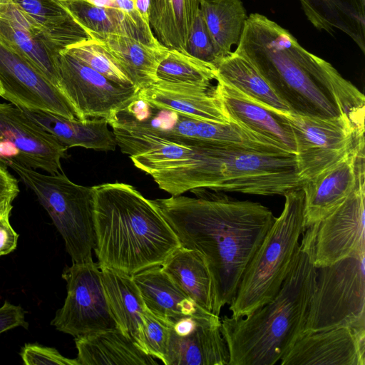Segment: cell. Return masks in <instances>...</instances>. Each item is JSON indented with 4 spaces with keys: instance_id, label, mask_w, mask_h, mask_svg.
Segmentation results:
<instances>
[{
    "instance_id": "6da1fadb",
    "label": "cell",
    "mask_w": 365,
    "mask_h": 365,
    "mask_svg": "<svg viewBox=\"0 0 365 365\" xmlns=\"http://www.w3.org/2000/svg\"><path fill=\"white\" fill-rule=\"evenodd\" d=\"M191 192L152 200L182 247L200 252L212 284V313L220 316L235 298L243 273L272 226L275 217L259 202Z\"/></svg>"
},
{
    "instance_id": "7a4b0ae2",
    "label": "cell",
    "mask_w": 365,
    "mask_h": 365,
    "mask_svg": "<svg viewBox=\"0 0 365 365\" xmlns=\"http://www.w3.org/2000/svg\"><path fill=\"white\" fill-rule=\"evenodd\" d=\"M235 51L254 65L291 112L346 116L364 131V94L275 21L258 13L249 15Z\"/></svg>"
},
{
    "instance_id": "3957f363",
    "label": "cell",
    "mask_w": 365,
    "mask_h": 365,
    "mask_svg": "<svg viewBox=\"0 0 365 365\" xmlns=\"http://www.w3.org/2000/svg\"><path fill=\"white\" fill-rule=\"evenodd\" d=\"M93 188L94 251L100 268L132 276L162 266L181 246L159 209L133 186L116 182Z\"/></svg>"
},
{
    "instance_id": "277c9868",
    "label": "cell",
    "mask_w": 365,
    "mask_h": 365,
    "mask_svg": "<svg viewBox=\"0 0 365 365\" xmlns=\"http://www.w3.org/2000/svg\"><path fill=\"white\" fill-rule=\"evenodd\" d=\"M313 241V229L308 227L289 274L270 302L245 317L220 319L228 365L278 364L304 332L316 278Z\"/></svg>"
},
{
    "instance_id": "5b68a950",
    "label": "cell",
    "mask_w": 365,
    "mask_h": 365,
    "mask_svg": "<svg viewBox=\"0 0 365 365\" xmlns=\"http://www.w3.org/2000/svg\"><path fill=\"white\" fill-rule=\"evenodd\" d=\"M182 160L150 174L172 196L193 190L274 196L302 189L296 155L194 143Z\"/></svg>"
},
{
    "instance_id": "8992f818",
    "label": "cell",
    "mask_w": 365,
    "mask_h": 365,
    "mask_svg": "<svg viewBox=\"0 0 365 365\" xmlns=\"http://www.w3.org/2000/svg\"><path fill=\"white\" fill-rule=\"evenodd\" d=\"M283 210L248 263L229 309L235 318L245 317L270 302L292 267L304 230L302 189L284 195Z\"/></svg>"
},
{
    "instance_id": "52a82bcc",
    "label": "cell",
    "mask_w": 365,
    "mask_h": 365,
    "mask_svg": "<svg viewBox=\"0 0 365 365\" xmlns=\"http://www.w3.org/2000/svg\"><path fill=\"white\" fill-rule=\"evenodd\" d=\"M4 165L36 195L64 240L72 262L92 258L96 245L93 186L77 185L63 172L42 174L14 161Z\"/></svg>"
},
{
    "instance_id": "ba28073f",
    "label": "cell",
    "mask_w": 365,
    "mask_h": 365,
    "mask_svg": "<svg viewBox=\"0 0 365 365\" xmlns=\"http://www.w3.org/2000/svg\"><path fill=\"white\" fill-rule=\"evenodd\" d=\"M339 327L365 329V255L316 268L303 333Z\"/></svg>"
},
{
    "instance_id": "9c48e42d",
    "label": "cell",
    "mask_w": 365,
    "mask_h": 365,
    "mask_svg": "<svg viewBox=\"0 0 365 365\" xmlns=\"http://www.w3.org/2000/svg\"><path fill=\"white\" fill-rule=\"evenodd\" d=\"M282 113L293 131L298 170L304 182L364 140V132L346 116L329 118Z\"/></svg>"
},
{
    "instance_id": "30bf717a",
    "label": "cell",
    "mask_w": 365,
    "mask_h": 365,
    "mask_svg": "<svg viewBox=\"0 0 365 365\" xmlns=\"http://www.w3.org/2000/svg\"><path fill=\"white\" fill-rule=\"evenodd\" d=\"M67 295L52 319L56 330L74 337L118 327L106 295L102 272L91 258L63 271Z\"/></svg>"
},
{
    "instance_id": "8fae6325",
    "label": "cell",
    "mask_w": 365,
    "mask_h": 365,
    "mask_svg": "<svg viewBox=\"0 0 365 365\" xmlns=\"http://www.w3.org/2000/svg\"><path fill=\"white\" fill-rule=\"evenodd\" d=\"M58 87L79 120L112 119L139 100V90L109 80L65 49L58 56Z\"/></svg>"
},
{
    "instance_id": "7c38bea8",
    "label": "cell",
    "mask_w": 365,
    "mask_h": 365,
    "mask_svg": "<svg viewBox=\"0 0 365 365\" xmlns=\"http://www.w3.org/2000/svg\"><path fill=\"white\" fill-rule=\"evenodd\" d=\"M68 147L31 120L19 107L0 102V163L14 161L48 174L63 173Z\"/></svg>"
},
{
    "instance_id": "4fadbf2b",
    "label": "cell",
    "mask_w": 365,
    "mask_h": 365,
    "mask_svg": "<svg viewBox=\"0 0 365 365\" xmlns=\"http://www.w3.org/2000/svg\"><path fill=\"white\" fill-rule=\"evenodd\" d=\"M310 227L314 230L312 260L316 268L365 255V168L351 195Z\"/></svg>"
},
{
    "instance_id": "5bb4252c",
    "label": "cell",
    "mask_w": 365,
    "mask_h": 365,
    "mask_svg": "<svg viewBox=\"0 0 365 365\" xmlns=\"http://www.w3.org/2000/svg\"><path fill=\"white\" fill-rule=\"evenodd\" d=\"M1 97L14 105L77 118L61 91L29 61L0 40Z\"/></svg>"
},
{
    "instance_id": "9a60e30c",
    "label": "cell",
    "mask_w": 365,
    "mask_h": 365,
    "mask_svg": "<svg viewBox=\"0 0 365 365\" xmlns=\"http://www.w3.org/2000/svg\"><path fill=\"white\" fill-rule=\"evenodd\" d=\"M220 316L203 309L171 323L165 365H228Z\"/></svg>"
},
{
    "instance_id": "2e32d148",
    "label": "cell",
    "mask_w": 365,
    "mask_h": 365,
    "mask_svg": "<svg viewBox=\"0 0 365 365\" xmlns=\"http://www.w3.org/2000/svg\"><path fill=\"white\" fill-rule=\"evenodd\" d=\"M364 140L344 158L307 180L304 196L305 229L321 221L339 207L355 189L365 168Z\"/></svg>"
},
{
    "instance_id": "e0dca14e",
    "label": "cell",
    "mask_w": 365,
    "mask_h": 365,
    "mask_svg": "<svg viewBox=\"0 0 365 365\" xmlns=\"http://www.w3.org/2000/svg\"><path fill=\"white\" fill-rule=\"evenodd\" d=\"M280 365H365V329L339 327L304 332Z\"/></svg>"
},
{
    "instance_id": "ac0fdd59",
    "label": "cell",
    "mask_w": 365,
    "mask_h": 365,
    "mask_svg": "<svg viewBox=\"0 0 365 365\" xmlns=\"http://www.w3.org/2000/svg\"><path fill=\"white\" fill-rule=\"evenodd\" d=\"M139 99L158 110L187 115L198 120L232 122L215 92V87L158 80L140 90Z\"/></svg>"
},
{
    "instance_id": "d6986e66",
    "label": "cell",
    "mask_w": 365,
    "mask_h": 365,
    "mask_svg": "<svg viewBox=\"0 0 365 365\" xmlns=\"http://www.w3.org/2000/svg\"><path fill=\"white\" fill-rule=\"evenodd\" d=\"M217 81L215 92L231 121L276 142L295 154L293 131L282 111L268 109L235 88Z\"/></svg>"
},
{
    "instance_id": "ffe728a7",
    "label": "cell",
    "mask_w": 365,
    "mask_h": 365,
    "mask_svg": "<svg viewBox=\"0 0 365 365\" xmlns=\"http://www.w3.org/2000/svg\"><path fill=\"white\" fill-rule=\"evenodd\" d=\"M139 91L158 81V67L169 48L150 46L133 38L112 34L88 33Z\"/></svg>"
},
{
    "instance_id": "44dd1931",
    "label": "cell",
    "mask_w": 365,
    "mask_h": 365,
    "mask_svg": "<svg viewBox=\"0 0 365 365\" xmlns=\"http://www.w3.org/2000/svg\"><path fill=\"white\" fill-rule=\"evenodd\" d=\"M58 1L88 34L122 35L150 46L163 45L154 36L150 24L140 14L94 6L84 0Z\"/></svg>"
},
{
    "instance_id": "7402d4cb",
    "label": "cell",
    "mask_w": 365,
    "mask_h": 365,
    "mask_svg": "<svg viewBox=\"0 0 365 365\" xmlns=\"http://www.w3.org/2000/svg\"><path fill=\"white\" fill-rule=\"evenodd\" d=\"M19 107V106H17ZM31 120L68 148L83 147L99 151H113L117 143L104 118L79 120L41 110L19 107Z\"/></svg>"
},
{
    "instance_id": "603a6c76",
    "label": "cell",
    "mask_w": 365,
    "mask_h": 365,
    "mask_svg": "<svg viewBox=\"0 0 365 365\" xmlns=\"http://www.w3.org/2000/svg\"><path fill=\"white\" fill-rule=\"evenodd\" d=\"M79 365H156L120 327L74 337Z\"/></svg>"
},
{
    "instance_id": "cb8c5ba5",
    "label": "cell",
    "mask_w": 365,
    "mask_h": 365,
    "mask_svg": "<svg viewBox=\"0 0 365 365\" xmlns=\"http://www.w3.org/2000/svg\"><path fill=\"white\" fill-rule=\"evenodd\" d=\"M132 277L146 307L170 323L202 309L177 286L161 266L145 269Z\"/></svg>"
},
{
    "instance_id": "d4e9b609",
    "label": "cell",
    "mask_w": 365,
    "mask_h": 365,
    "mask_svg": "<svg viewBox=\"0 0 365 365\" xmlns=\"http://www.w3.org/2000/svg\"><path fill=\"white\" fill-rule=\"evenodd\" d=\"M309 21L329 34L339 30L365 52V0H299Z\"/></svg>"
},
{
    "instance_id": "484cf974",
    "label": "cell",
    "mask_w": 365,
    "mask_h": 365,
    "mask_svg": "<svg viewBox=\"0 0 365 365\" xmlns=\"http://www.w3.org/2000/svg\"><path fill=\"white\" fill-rule=\"evenodd\" d=\"M201 0H150L149 24L163 46L186 53Z\"/></svg>"
},
{
    "instance_id": "4316f807",
    "label": "cell",
    "mask_w": 365,
    "mask_h": 365,
    "mask_svg": "<svg viewBox=\"0 0 365 365\" xmlns=\"http://www.w3.org/2000/svg\"><path fill=\"white\" fill-rule=\"evenodd\" d=\"M101 269L107 300L118 327L140 348L142 315L146 306L137 284L130 275L110 268Z\"/></svg>"
},
{
    "instance_id": "83f0119b",
    "label": "cell",
    "mask_w": 365,
    "mask_h": 365,
    "mask_svg": "<svg viewBox=\"0 0 365 365\" xmlns=\"http://www.w3.org/2000/svg\"><path fill=\"white\" fill-rule=\"evenodd\" d=\"M177 286L198 307L212 312V284L203 255L197 250L179 247L161 266Z\"/></svg>"
},
{
    "instance_id": "f1b7e54d",
    "label": "cell",
    "mask_w": 365,
    "mask_h": 365,
    "mask_svg": "<svg viewBox=\"0 0 365 365\" xmlns=\"http://www.w3.org/2000/svg\"><path fill=\"white\" fill-rule=\"evenodd\" d=\"M13 1L38 26L47 42L60 51L90 38L58 0Z\"/></svg>"
},
{
    "instance_id": "f546056e",
    "label": "cell",
    "mask_w": 365,
    "mask_h": 365,
    "mask_svg": "<svg viewBox=\"0 0 365 365\" xmlns=\"http://www.w3.org/2000/svg\"><path fill=\"white\" fill-rule=\"evenodd\" d=\"M215 68L216 81L235 88L268 109L291 111L254 65L235 51L222 58Z\"/></svg>"
},
{
    "instance_id": "4dcf8cb0",
    "label": "cell",
    "mask_w": 365,
    "mask_h": 365,
    "mask_svg": "<svg viewBox=\"0 0 365 365\" xmlns=\"http://www.w3.org/2000/svg\"><path fill=\"white\" fill-rule=\"evenodd\" d=\"M200 9L220 62L240 42L248 17L246 10L241 0H201Z\"/></svg>"
},
{
    "instance_id": "1f68e13d",
    "label": "cell",
    "mask_w": 365,
    "mask_h": 365,
    "mask_svg": "<svg viewBox=\"0 0 365 365\" xmlns=\"http://www.w3.org/2000/svg\"><path fill=\"white\" fill-rule=\"evenodd\" d=\"M0 40L29 61L58 88V56L61 51L1 16Z\"/></svg>"
},
{
    "instance_id": "d6a6232c",
    "label": "cell",
    "mask_w": 365,
    "mask_h": 365,
    "mask_svg": "<svg viewBox=\"0 0 365 365\" xmlns=\"http://www.w3.org/2000/svg\"><path fill=\"white\" fill-rule=\"evenodd\" d=\"M158 80L210 86L216 78V68L177 49L169 48L157 70Z\"/></svg>"
},
{
    "instance_id": "836d02e7",
    "label": "cell",
    "mask_w": 365,
    "mask_h": 365,
    "mask_svg": "<svg viewBox=\"0 0 365 365\" xmlns=\"http://www.w3.org/2000/svg\"><path fill=\"white\" fill-rule=\"evenodd\" d=\"M65 50L109 80L125 86H133L128 77L103 47L91 38L73 44Z\"/></svg>"
},
{
    "instance_id": "e575fe53",
    "label": "cell",
    "mask_w": 365,
    "mask_h": 365,
    "mask_svg": "<svg viewBox=\"0 0 365 365\" xmlns=\"http://www.w3.org/2000/svg\"><path fill=\"white\" fill-rule=\"evenodd\" d=\"M142 318L140 348L147 354L164 363L171 323L155 315L147 307Z\"/></svg>"
},
{
    "instance_id": "d590c367",
    "label": "cell",
    "mask_w": 365,
    "mask_h": 365,
    "mask_svg": "<svg viewBox=\"0 0 365 365\" xmlns=\"http://www.w3.org/2000/svg\"><path fill=\"white\" fill-rule=\"evenodd\" d=\"M186 53L215 67L219 62L212 38L202 18L200 9L190 34Z\"/></svg>"
},
{
    "instance_id": "8d00e7d4",
    "label": "cell",
    "mask_w": 365,
    "mask_h": 365,
    "mask_svg": "<svg viewBox=\"0 0 365 365\" xmlns=\"http://www.w3.org/2000/svg\"><path fill=\"white\" fill-rule=\"evenodd\" d=\"M19 354L26 365H79L76 359L66 358L55 348L36 343L25 344Z\"/></svg>"
},
{
    "instance_id": "74e56055",
    "label": "cell",
    "mask_w": 365,
    "mask_h": 365,
    "mask_svg": "<svg viewBox=\"0 0 365 365\" xmlns=\"http://www.w3.org/2000/svg\"><path fill=\"white\" fill-rule=\"evenodd\" d=\"M19 192L17 180L0 163V211L11 212L12 202Z\"/></svg>"
},
{
    "instance_id": "f35d334b",
    "label": "cell",
    "mask_w": 365,
    "mask_h": 365,
    "mask_svg": "<svg viewBox=\"0 0 365 365\" xmlns=\"http://www.w3.org/2000/svg\"><path fill=\"white\" fill-rule=\"evenodd\" d=\"M19 327H29L24 310L21 306L5 301L0 307V334Z\"/></svg>"
},
{
    "instance_id": "ab89813d",
    "label": "cell",
    "mask_w": 365,
    "mask_h": 365,
    "mask_svg": "<svg viewBox=\"0 0 365 365\" xmlns=\"http://www.w3.org/2000/svg\"><path fill=\"white\" fill-rule=\"evenodd\" d=\"M10 213H4L0 217V257L9 254L17 247L19 235L10 223Z\"/></svg>"
},
{
    "instance_id": "60d3db41",
    "label": "cell",
    "mask_w": 365,
    "mask_h": 365,
    "mask_svg": "<svg viewBox=\"0 0 365 365\" xmlns=\"http://www.w3.org/2000/svg\"><path fill=\"white\" fill-rule=\"evenodd\" d=\"M134 2L142 18L149 24L150 0H134Z\"/></svg>"
},
{
    "instance_id": "b9f144b4",
    "label": "cell",
    "mask_w": 365,
    "mask_h": 365,
    "mask_svg": "<svg viewBox=\"0 0 365 365\" xmlns=\"http://www.w3.org/2000/svg\"><path fill=\"white\" fill-rule=\"evenodd\" d=\"M12 0H0V4H6L11 1Z\"/></svg>"
},
{
    "instance_id": "7bdbcfd3",
    "label": "cell",
    "mask_w": 365,
    "mask_h": 365,
    "mask_svg": "<svg viewBox=\"0 0 365 365\" xmlns=\"http://www.w3.org/2000/svg\"><path fill=\"white\" fill-rule=\"evenodd\" d=\"M6 212H1V211H0V217H1L3 214L6 213Z\"/></svg>"
},
{
    "instance_id": "ee69618b",
    "label": "cell",
    "mask_w": 365,
    "mask_h": 365,
    "mask_svg": "<svg viewBox=\"0 0 365 365\" xmlns=\"http://www.w3.org/2000/svg\"><path fill=\"white\" fill-rule=\"evenodd\" d=\"M1 89H0V96H1Z\"/></svg>"
},
{
    "instance_id": "f6af8a7d",
    "label": "cell",
    "mask_w": 365,
    "mask_h": 365,
    "mask_svg": "<svg viewBox=\"0 0 365 365\" xmlns=\"http://www.w3.org/2000/svg\"><path fill=\"white\" fill-rule=\"evenodd\" d=\"M58 1H62V0H58Z\"/></svg>"
}]
</instances>
